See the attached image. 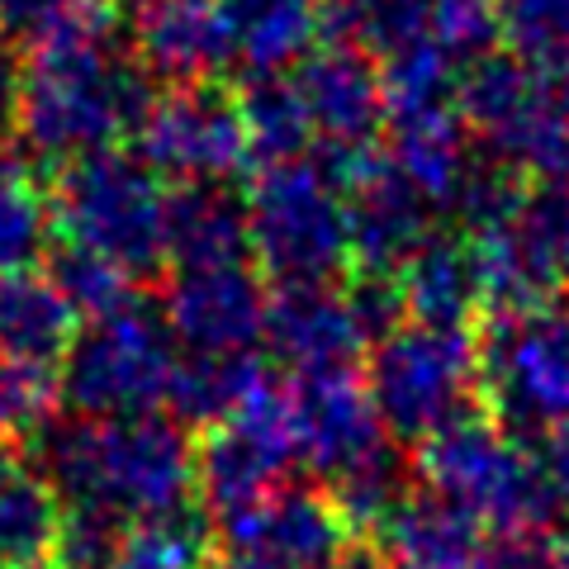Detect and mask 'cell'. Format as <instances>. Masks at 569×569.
Returning a JSON list of instances; mask_svg holds the SVG:
<instances>
[{
  "mask_svg": "<svg viewBox=\"0 0 569 569\" xmlns=\"http://www.w3.org/2000/svg\"><path fill=\"white\" fill-rule=\"evenodd\" d=\"M52 200L39 190L33 167L0 148V276H20L52 252Z\"/></svg>",
  "mask_w": 569,
  "mask_h": 569,
  "instance_id": "4316f807",
  "label": "cell"
},
{
  "mask_svg": "<svg viewBox=\"0 0 569 569\" xmlns=\"http://www.w3.org/2000/svg\"><path fill=\"white\" fill-rule=\"evenodd\" d=\"M162 318L186 351H252L266 342L271 290L252 266L176 271L162 295Z\"/></svg>",
  "mask_w": 569,
  "mask_h": 569,
  "instance_id": "7c38bea8",
  "label": "cell"
},
{
  "mask_svg": "<svg viewBox=\"0 0 569 569\" xmlns=\"http://www.w3.org/2000/svg\"><path fill=\"white\" fill-rule=\"evenodd\" d=\"M503 33L518 58L531 67H550L569 52V0H508Z\"/></svg>",
  "mask_w": 569,
  "mask_h": 569,
  "instance_id": "d590c367",
  "label": "cell"
},
{
  "mask_svg": "<svg viewBox=\"0 0 569 569\" xmlns=\"http://www.w3.org/2000/svg\"><path fill=\"white\" fill-rule=\"evenodd\" d=\"M252 257L276 290L332 284L351 266L347 194L309 162L261 167L247 190Z\"/></svg>",
  "mask_w": 569,
  "mask_h": 569,
  "instance_id": "277c9868",
  "label": "cell"
},
{
  "mask_svg": "<svg viewBox=\"0 0 569 569\" xmlns=\"http://www.w3.org/2000/svg\"><path fill=\"white\" fill-rule=\"evenodd\" d=\"M413 470L427 493L475 512L485 527H512V498H518V441L485 403L441 422L432 437L418 441Z\"/></svg>",
  "mask_w": 569,
  "mask_h": 569,
  "instance_id": "30bf717a",
  "label": "cell"
},
{
  "mask_svg": "<svg viewBox=\"0 0 569 569\" xmlns=\"http://www.w3.org/2000/svg\"><path fill=\"white\" fill-rule=\"evenodd\" d=\"M493 6H498V10H503V6H508V0H493Z\"/></svg>",
  "mask_w": 569,
  "mask_h": 569,
  "instance_id": "ee69618b",
  "label": "cell"
},
{
  "mask_svg": "<svg viewBox=\"0 0 569 569\" xmlns=\"http://www.w3.org/2000/svg\"><path fill=\"white\" fill-rule=\"evenodd\" d=\"M0 33L29 62L123 43L114 0H0Z\"/></svg>",
  "mask_w": 569,
  "mask_h": 569,
  "instance_id": "603a6c76",
  "label": "cell"
},
{
  "mask_svg": "<svg viewBox=\"0 0 569 569\" xmlns=\"http://www.w3.org/2000/svg\"><path fill=\"white\" fill-rule=\"evenodd\" d=\"M299 460V422L290 385H266L238 408V418L213 427L200 441V489L213 522L238 518L280 489L284 470Z\"/></svg>",
  "mask_w": 569,
  "mask_h": 569,
  "instance_id": "ba28073f",
  "label": "cell"
},
{
  "mask_svg": "<svg viewBox=\"0 0 569 569\" xmlns=\"http://www.w3.org/2000/svg\"><path fill=\"white\" fill-rule=\"evenodd\" d=\"M62 522V498L33 456L0 447V569L48 565Z\"/></svg>",
  "mask_w": 569,
  "mask_h": 569,
  "instance_id": "d4e9b609",
  "label": "cell"
},
{
  "mask_svg": "<svg viewBox=\"0 0 569 569\" xmlns=\"http://www.w3.org/2000/svg\"><path fill=\"white\" fill-rule=\"evenodd\" d=\"M129 522L104 508H62L58 541H52V569H114Z\"/></svg>",
  "mask_w": 569,
  "mask_h": 569,
  "instance_id": "e575fe53",
  "label": "cell"
},
{
  "mask_svg": "<svg viewBox=\"0 0 569 569\" xmlns=\"http://www.w3.org/2000/svg\"><path fill=\"white\" fill-rule=\"evenodd\" d=\"M233 67L247 81L284 77L313 52L323 33V0H219Z\"/></svg>",
  "mask_w": 569,
  "mask_h": 569,
  "instance_id": "ffe728a7",
  "label": "cell"
},
{
  "mask_svg": "<svg viewBox=\"0 0 569 569\" xmlns=\"http://www.w3.org/2000/svg\"><path fill=\"white\" fill-rule=\"evenodd\" d=\"M290 395L299 422V460L313 475H323L328 485L389 441L370 385L356 366L323 370V376H295Z\"/></svg>",
  "mask_w": 569,
  "mask_h": 569,
  "instance_id": "4fadbf2b",
  "label": "cell"
},
{
  "mask_svg": "<svg viewBox=\"0 0 569 569\" xmlns=\"http://www.w3.org/2000/svg\"><path fill=\"white\" fill-rule=\"evenodd\" d=\"M33 460L62 508H104L123 522L186 508L200 485V451L171 413H58L33 437Z\"/></svg>",
  "mask_w": 569,
  "mask_h": 569,
  "instance_id": "6da1fadb",
  "label": "cell"
},
{
  "mask_svg": "<svg viewBox=\"0 0 569 569\" xmlns=\"http://www.w3.org/2000/svg\"><path fill=\"white\" fill-rule=\"evenodd\" d=\"M266 347L295 376H323V370L356 366L366 332L356 323L347 295L332 284H295V290L271 295V318H266Z\"/></svg>",
  "mask_w": 569,
  "mask_h": 569,
  "instance_id": "2e32d148",
  "label": "cell"
},
{
  "mask_svg": "<svg viewBox=\"0 0 569 569\" xmlns=\"http://www.w3.org/2000/svg\"><path fill=\"white\" fill-rule=\"evenodd\" d=\"M479 337V395L512 437L569 432V305L489 313Z\"/></svg>",
  "mask_w": 569,
  "mask_h": 569,
  "instance_id": "8992f818",
  "label": "cell"
},
{
  "mask_svg": "<svg viewBox=\"0 0 569 569\" xmlns=\"http://www.w3.org/2000/svg\"><path fill=\"white\" fill-rule=\"evenodd\" d=\"M427 24L432 0H323L328 43H351L380 62L427 43Z\"/></svg>",
  "mask_w": 569,
  "mask_h": 569,
  "instance_id": "f1b7e54d",
  "label": "cell"
},
{
  "mask_svg": "<svg viewBox=\"0 0 569 569\" xmlns=\"http://www.w3.org/2000/svg\"><path fill=\"white\" fill-rule=\"evenodd\" d=\"M62 389H58V370H39V366H20L10 356H0V447L14 441H33L43 427L58 418Z\"/></svg>",
  "mask_w": 569,
  "mask_h": 569,
  "instance_id": "d6a6232c",
  "label": "cell"
},
{
  "mask_svg": "<svg viewBox=\"0 0 569 569\" xmlns=\"http://www.w3.org/2000/svg\"><path fill=\"white\" fill-rule=\"evenodd\" d=\"M556 546H560V569H569V531H565V537H560Z\"/></svg>",
  "mask_w": 569,
  "mask_h": 569,
  "instance_id": "60d3db41",
  "label": "cell"
},
{
  "mask_svg": "<svg viewBox=\"0 0 569 569\" xmlns=\"http://www.w3.org/2000/svg\"><path fill=\"white\" fill-rule=\"evenodd\" d=\"M81 337V313L48 276H0V356L58 370Z\"/></svg>",
  "mask_w": 569,
  "mask_h": 569,
  "instance_id": "44dd1931",
  "label": "cell"
},
{
  "mask_svg": "<svg viewBox=\"0 0 569 569\" xmlns=\"http://www.w3.org/2000/svg\"><path fill=\"white\" fill-rule=\"evenodd\" d=\"M399 295L408 323L422 328H460L485 313V284L475 271V247L466 233H432L399 271Z\"/></svg>",
  "mask_w": 569,
  "mask_h": 569,
  "instance_id": "d6986e66",
  "label": "cell"
},
{
  "mask_svg": "<svg viewBox=\"0 0 569 569\" xmlns=\"http://www.w3.org/2000/svg\"><path fill=\"white\" fill-rule=\"evenodd\" d=\"M266 385V366L257 351H186L176 361L167 389V408L181 427H223L238 408Z\"/></svg>",
  "mask_w": 569,
  "mask_h": 569,
  "instance_id": "cb8c5ba5",
  "label": "cell"
},
{
  "mask_svg": "<svg viewBox=\"0 0 569 569\" xmlns=\"http://www.w3.org/2000/svg\"><path fill=\"white\" fill-rule=\"evenodd\" d=\"M213 550H219V527L209 512L171 508L129 522L114 569H219Z\"/></svg>",
  "mask_w": 569,
  "mask_h": 569,
  "instance_id": "83f0119b",
  "label": "cell"
},
{
  "mask_svg": "<svg viewBox=\"0 0 569 569\" xmlns=\"http://www.w3.org/2000/svg\"><path fill=\"white\" fill-rule=\"evenodd\" d=\"M48 280L71 299V309L81 318H104L119 313L123 305H133V280L119 271L110 257L91 252L81 242H52L48 252Z\"/></svg>",
  "mask_w": 569,
  "mask_h": 569,
  "instance_id": "1f68e13d",
  "label": "cell"
},
{
  "mask_svg": "<svg viewBox=\"0 0 569 569\" xmlns=\"http://www.w3.org/2000/svg\"><path fill=\"white\" fill-rule=\"evenodd\" d=\"M456 81H460V67L432 39L418 43V48H403V52H395V58H385L380 62L385 123L456 110Z\"/></svg>",
  "mask_w": 569,
  "mask_h": 569,
  "instance_id": "4dcf8cb0",
  "label": "cell"
},
{
  "mask_svg": "<svg viewBox=\"0 0 569 569\" xmlns=\"http://www.w3.org/2000/svg\"><path fill=\"white\" fill-rule=\"evenodd\" d=\"M238 104H242V123H247V142H252L257 167H284V162H309L313 157L318 133L295 77L247 81Z\"/></svg>",
  "mask_w": 569,
  "mask_h": 569,
  "instance_id": "484cf974",
  "label": "cell"
},
{
  "mask_svg": "<svg viewBox=\"0 0 569 569\" xmlns=\"http://www.w3.org/2000/svg\"><path fill=\"white\" fill-rule=\"evenodd\" d=\"M295 86L309 104L318 148H366L385 123V86L370 52L351 43L313 48L295 71Z\"/></svg>",
  "mask_w": 569,
  "mask_h": 569,
  "instance_id": "9a60e30c",
  "label": "cell"
},
{
  "mask_svg": "<svg viewBox=\"0 0 569 569\" xmlns=\"http://www.w3.org/2000/svg\"><path fill=\"white\" fill-rule=\"evenodd\" d=\"M541 77H546V86L556 91V100L565 104V114H569V52H565V58H556L550 67H541Z\"/></svg>",
  "mask_w": 569,
  "mask_h": 569,
  "instance_id": "f35d334b",
  "label": "cell"
},
{
  "mask_svg": "<svg viewBox=\"0 0 569 569\" xmlns=\"http://www.w3.org/2000/svg\"><path fill=\"white\" fill-rule=\"evenodd\" d=\"M252 257V213L247 194L223 181L176 186L167 200V261L176 271L247 266Z\"/></svg>",
  "mask_w": 569,
  "mask_h": 569,
  "instance_id": "e0dca14e",
  "label": "cell"
},
{
  "mask_svg": "<svg viewBox=\"0 0 569 569\" xmlns=\"http://www.w3.org/2000/svg\"><path fill=\"white\" fill-rule=\"evenodd\" d=\"M219 569H261V565H247V560H228V556H223Z\"/></svg>",
  "mask_w": 569,
  "mask_h": 569,
  "instance_id": "ab89813d",
  "label": "cell"
},
{
  "mask_svg": "<svg viewBox=\"0 0 569 569\" xmlns=\"http://www.w3.org/2000/svg\"><path fill=\"white\" fill-rule=\"evenodd\" d=\"M133 142L157 176H171L181 186L228 181L252 162L242 104L219 81H190L162 91Z\"/></svg>",
  "mask_w": 569,
  "mask_h": 569,
  "instance_id": "9c48e42d",
  "label": "cell"
},
{
  "mask_svg": "<svg viewBox=\"0 0 569 569\" xmlns=\"http://www.w3.org/2000/svg\"><path fill=\"white\" fill-rule=\"evenodd\" d=\"M385 157L399 167V176L432 209H451L479 152H470L466 119H460L456 110H437V114H418V119H395V123H389Z\"/></svg>",
  "mask_w": 569,
  "mask_h": 569,
  "instance_id": "7402d4cb",
  "label": "cell"
},
{
  "mask_svg": "<svg viewBox=\"0 0 569 569\" xmlns=\"http://www.w3.org/2000/svg\"><path fill=\"white\" fill-rule=\"evenodd\" d=\"M228 560H247L261 569H332L356 546V527L337 508L328 489L280 485L257 508L213 522Z\"/></svg>",
  "mask_w": 569,
  "mask_h": 569,
  "instance_id": "8fae6325",
  "label": "cell"
},
{
  "mask_svg": "<svg viewBox=\"0 0 569 569\" xmlns=\"http://www.w3.org/2000/svg\"><path fill=\"white\" fill-rule=\"evenodd\" d=\"M167 200L157 176L138 152L104 148L81 162L58 167L52 219L62 242H81L110 257L129 280H148L167 271Z\"/></svg>",
  "mask_w": 569,
  "mask_h": 569,
  "instance_id": "3957f363",
  "label": "cell"
},
{
  "mask_svg": "<svg viewBox=\"0 0 569 569\" xmlns=\"http://www.w3.org/2000/svg\"><path fill=\"white\" fill-rule=\"evenodd\" d=\"M20 100H24V58L0 33V148L20 133Z\"/></svg>",
  "mask_w": 569,
  "mask_h": 569,
  "instance_id": "74e56055",
  "label": "cell"
},
{
  "mask_svg": "<svg viewBox=\"0 0 569 569\" xmlns=\"http://www.w3.org/2000/svg\"><path fill=\"white\" fill-rule=\"evenodd\" d=\"M176 332L167 328L162 305H123L119 313L96 318L81 328L77 347L58 366V389L81 418H123L167 408V389L176 376Z\"/></svg>",
  "mask_w": 569,
  "mask_h": 569,
  "instance_id": "5b68a950",
  "label": "cell"
},
{
  "mask_svg": "<svg viewBox=\"0 0 569 569\" xmlns=\"http://www.w3.org/2000/svg\"><path fill=\"white\" fill-rule=\"evenodd\" d=\"M157 96L162 91L152 86V71L133 58L129 43L43 58L24 67L20 133L14 138L39 162L67 167L114 148L119 138H138Z\"/></svg>",
  "mask_w": 569,
  "mask_h": 569,
  "instance_id": "7a4b0ae2",
  "label": "cell"
},
{
  "mask_svg": "<svg viewBox=\"0 0 569 569\" xmlns=\"http://www.w3.org/2000/svg\"><path fill=\"white\" fill-rule=\"evenodd\" d=\"M427 39L466 71L479 58L498 52V39H503V10H498L493 0H432Z\"/></svg>",
  "mask_w": 569,
  "mask_h": 569,
  "instance_id": "836d02e7",
  "label": "cell"
},
{
  "mask_svg": "<svg viewBox=\"0 0 569 569\" xmlns=\"http://www.w3.org/2000/svg\"><path fill=\"white\" fill-rule=\"evenodd\" d=\"M565 290H569V257H565Z\"/></svg>",
  "mask_w": 569,
  "mask_h": 569,
  "instance_id": "b9f144b4",
  "label": "cell"
},
{
  "mask_svg": "<svg viewBox=\"0 0 569 569\" xmlns=\"http://www.w3.org/2000/svg\"><path fill=\"white\" fill-rule=\"evenodd\" d=\"M366 385L385 418V432L399 441H422L456 413L485 403L479 395V337L460 328L403 323L370 347Z\"/></svg>",
  "mask_w": 569,
  "mask_h": 569,
  "instance_id": "52a82bcc",
  "label": "cell"
},
{
  "mask_svg": "<svg viewBox=\"0 0 569 569\" xmlns=\"http://www.w3.org/2000/svg\"><path fill=\"white\" fill-rule=\"evenodd\" d=\"M133 58L171 86L219 81L233 67V39L219 0H133Z\"/></svg>",
  "mask_w": 569,
  "mask_h": 569,
  "instance_id": "5bb4252c",
  "label": "cell"
},
{
  "mask_svg": "<svg viewBox=\"0 0 569 569\" xmlns=\"http://www.w3.org/2000/svg\"><path fill=\"white\" fill-rule=\"evenodd\" d=\"M413 456H403L395 441H385L380 451H370L361 466H351L347 475H337L328 493L337 498V508L347 512V522L356 531H380L395 512L413 498Z\"/></svg>",
  "mask_w": 569,
  "mask_h": 569,
  "instance_id": "f546056e",
  "label": "cell"
},
{
  "mask_svg": "<svg viewBox=\"0 0 569 569\" xmlns=\"http://www.w3.org/2000/svg\"><path fill=\"white\" fill-rule=\"evenodd\" d=\"M485 541V522L475 512L418 489L376 531V556L385 569H475Z\"/></svg>",
  "mask_w": 569,
  "mask_h": 569,
  "instance_id": "ac0fdd59",
  "label": "cell"
},
{
  "mask_svg": "<svg viewBox=\"0 0 569 569\" xmlns=\"http://www.w3.org/2000/svg\"><path fill=\"white\" fill-rule=\"evenodd\" d=\"M24 569H52V565H24Z\"/></svg>",
  "mask_w": 569,
  "mask_h": 569,
  "instance_id": "7bdbcfd3",
  "label": "cell"
},
{
  "mask_svg": "<svg viewBox=\"0 0 569 569\" xmlns=\"http://www.w3.org/2000/svg\"><path fill=\"white\" fill-rule=\"evenodd\" d=\"M475 569H560V546L546 531H493Z\"/></svg>",
  "mask_w": 569,
  "mask_h": 569,
  "instance_id": "8d00e7d4",
  "label": "cell"
}]
</instances>
